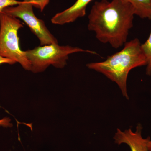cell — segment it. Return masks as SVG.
<instances>
[{
    "label": "cell",
    "instance_id": "6da1fadb",
    "mask_svg": "<svg viewBox=\"0 0 151 151\" xmlns=\"http://www.w3.org/2000/svg\"><path fill=\"white\" fill-rule=\"evenodd\" d=\"M135 15L133 6L122 0L97 1L88 16V29L100 42L119 48L127 42Z\"/></svg>",
    "mask_w": 151,
    "mask_h": 151
},
{
    "label": "cell",
    "instance_id": "7a4b0ae2",
    "mask_svg": "<svg viewBox=\"0 0 151 151\" xmlns=\"http://www.w3.org/2000/svg\"><path fill=\"white\" fill-rule=\"evenodd\" d=\"M141 45L138 39H134L126 42L121 51L108 56L104 61L90 63L86 66L116 82L123 96L129 99L127 90L128 74L133 68L147 65V63Z\"/></svg>",
    "mask_w": 151,
    "mask_h": 151
},
{
    "label": "cell",
    "instance_id": "3957f363",
    "mask_svg": "<svg viewBox=\"0 0 151 151\" xmlns=\"http://www.w3.org/2000/svg\"><path fill=\"white\" fill-rule=\"evenodd\" d=\"M24 52L31 65V71L34 73L43 72L50 65L63 68L67 64L69 55L76 52H85L97 54L94 51L69 45H59L58 44L40 45Z\"/></svg>",
    "mask_w": 151,
    "mask_h": 151
},
{
    "label": "cell",
    "instance_id": "277c9868",
    "mask_svg": "<svg viewBox=\"0 0 151 151\" xmlns=\"http://www.w3.org/2000/svg\"><path fill=\"white\" fill-rule=\"evenodd\" d=\"M23 25L18 19L0 12V55L18 63L26 70L31 65L24 51L20 48L18 35Z\"/></svg>",
    "mask_w": 151,
    "mask_h": 151
},
{
    "label": "cell",
    "instance_id": "5b68a950",
    "mask_svg": "<svg viewBox=\"0 0 151 151\" xmlns=\"http://www.w3.org/2000/svg\"><path fill=\"white\" fill-rule=\"evenodd\" d=\"M49 2L50 0L37 2L24 0L19 4L6 8L1 12L22 20L39 40L41 46L58 44L57 39L49 30L44 21L36 16L33 9L35 7L42 12Z\"/></svg>",
    "mask_w": 151,
    "mask_h": 151
},
{
    "label": "cell",
    "instance_id": "8992f818",
    "mask_svg": "<svg viewBox=\"0 0 151 151\" xmlns=\"http://www.w3.org/2000/svg\"><path fill=\"white\" fill-rule=\"evenodd\" d=\"M142 130V127L140 124L137 126L135 132L131 129L124 132L118 129L114 137L115 143L119 145L126 144L129 147L131 151H148V144L150 138H143Z\"/></svg>",
    "mask_w": 151,
    "mask_h": 151
},
{
    "label": "cell",
    "instance_id": "52a82bcc",
    "mask_svg": "<svg viewBox=\"0 0 151 151\" xmlns=\"http://www.w3.org/2000/svg\"><path fill=\"white\" fill-rule=\"evenodd\" d=\"M92 0H77L74 4L62 12L57 13L51 19L55 24L63 25L75 22L86 14V7Z\"/></svg>",
    "mask_w": 151,
    "mask_h": 151
},
{
    "label": "cell",
    "instance_id": "ba28073f",
    "mask_svg": "<svg viewBox=\"0 0 151 151\" xmlns=\"http://www.w3.org/2000/svg\"><path fill=\"white\" fill-rule=\"evenodd\" d=\"M131 4L134 9L135 15L142 19H151V0H122Z\"/></svg>",
    "mask_w": 151,
    "mask_h": 151
},
{
    "label": "cell",
    "instance_id": "9c48e42d",
    "mask_svg": "<svg viewBox=\"0 0 151 151\" xmlns=\"http://www.w3.org/2000/svg\"><path fill=\"white\" fill-rule=\"evenodd\" d=\"M141 46L143 52L147 59L148 63L151 58V32L148 39L145 43L142 44Z\"/></svg>",
    "mask_w": 151,
    "mask_h": 151
},
{
    "label": "cell",
    "instance_id": "30bf717a",
    "mask_svg": "<svg viewBox=\"0 0 151 151\" xmlns=\"http://www.w3.org/2000/svg\"><path fill=\"white\" fill-rule=\"evenodd\" d=\"M22 2L17 0H0V12L6 8L17 5Z\"/></svg>",
    "mask_w": 151,
    "mask_h": 151
},
{
    "label": "cell",
    "instance_id": "8fae6325",
    "mask_svg": "<svg viewBox=\"0 0 151 151\" xmlns=\"http://www.w3.org/2000/svg\"><path fill=\"white\" fill-rule=\"evenodd\" d=\"M0 126L4 128L12 127V124L11 123V119L6 117L0 119Z\"/></svg>",
    "mask_w": 151,
    "mask_h": 151
},
{
    "label": "cell",
    "instance_id": "7c38bea8",
    "mask_svg": "<svg viewBox=\"0 0 151 151\" xmlns=\"http://www.w3.org/2000/svg\"><path fill=\"white\" fill-rule=\"evenodd\" d=\"M16 63L15 61L8 58L3 57L0 55V65L2 64H14Z\"/></svg>",
    "mask_w": 151,
    "mask_h": 151
},
{
    "label": "cell",
    "instance_id": "4fadbf2b",
    "mask_svg": "<svg viewBox=\"0 0 151 151\" xmlns=\"http://www.w3.org/2000/svg\"><path fill=\"white\" fill-rule=\"evenodd\" d=\"M146 73L147 75H151V58L149 60L147 65V68H146Z\"/></svg>",
    "mask_w": 151,
    "mask_h": 151
},
{
    "label": "cell",
    "instance_id": "5bb4252c",
    "mask_svg": "<svg viewBox=\"0 0 151 151\" xmlns=\"http://www.w3.org/2000/svg\"><path fill=\"white\" fill-rule=\"evenodd\" d=\"M148 151H151V139L149 141L148 144Z\"/></svg>",
    "mask_w": 151,
    "mask_h": 151
},
{
    "label": "cell",
    "instance_id": "9a60e30c",
    "mask_svg": "<svg viewBox=\"0 0 151 151\" xmlns=\"http://www.w3.org/2000/svg\"><path fill=\"white\" fill-rule=\"evenodd\" d=\"M25 1H30L37 2L42 1V0H25Z\"/></svg>",
    "mask_w": 151,
    "mask_h": 151
}]
</instances>
